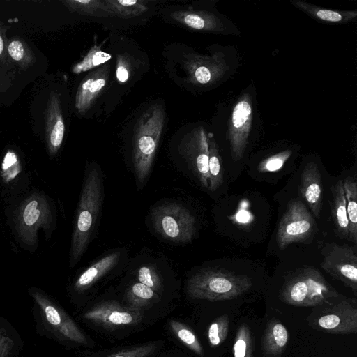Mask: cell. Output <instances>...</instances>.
Segmentation results:
<instances>
[{"mask_svg":"<svg viewBox=\"0 0 357 357\" xmlns=\"http://www.w3.org/2000/svg\"><path fill=\"white\" fill-rule=\"evenodd\" d=\"M110 59L109 54L102 51L99 47L94 46L80 62L73 67L72 71L75 74H79L103 64Z\"/></svg>","mask_w":357,"mask_h":357,"instance_id":"obj_31","label":"cell"},{"mask_svg":"<svg viewBox=\"0 0 357 357\" xmlns=\"http://www.w3.org/2000/svg\"><path fill=\"white\" fill-rule=\"evenodd\" d=\"M314 230L315 222L303 202L291 201L288 204L278 228V245L282 250L291 243L305 241L314 234Z\"/></svg>","mask_w":357,"mask_h":357,"instance_id":"obj_11","label":"cell"},{"mask_svg":"<svg viewBox=\"0 0 357 357\" xmlns=\"http://www.w3.org/2000/svg\"><path fill=\"white\" fill-rule=\"evenodd\" d=\"M117 79L120 82H126L128 79V70L126 66L119 60L118 61V66L116 72Z\"/></svg>","mask_w":357,"mask_h":357,"instance_id":"obj_39","label":"cell"},{"mask_svg":"<svg viewBox=\"0 0 357 357\" xmlns=\"http://www.w3.org/2000/svg\"><path fill=\"white\" fill-rule=\"evenodd\" d=\"M108 66H101L89 74L78 86L75 106L79 114L85 113L105 86L109 78Z\"/></svg>","mask_w":357,"mask_h":357,"instance_id":"obj_17","label":"cell"},{"mask_svg":"<svg viewBox=\"0 0 357 357\" xmlns=\"http://www.w3.org/2000/svg\"><path fill=\"white\" fill-rule=\"evenodd\" d=\"M229 326V319L227 315L217 317L208 329V340L211 347L222 344L226 340Z\"/></svg>","mask_w":357,"mask_h":357,"instance_id":"obj_32","label":"cell"},{"mask_svg":"<svg viewBox=\"0 0 357 357\" xmlns=\"http://www.w3.org/2000/svg\"><path fill=\"white\" fill-rule=\"evenodd\" d=\"M218 123L216 131L222 136L232 160L240 161L263 130L253 83L220 106Z\"/></svg>","mask_w":357,"mask_h":357,"instance_id":"obj_1","label":"cell"},{"mask_svg":"<svg viewBox=\"0 0 357 357\" xmlns=\"http://www.w3.org/2000/svg\"><path fill=\"white\" fill-rule=\"evenodd\" d=\"M333 195L332 217L337 234L349 240V222L346 210L343 181L339 180L331 188Z\"/></svg>","mask_w":357,"mask_h":357,"instance_id":"obj_22","label":"cell"},{"mask_svg":"<svg viewBox=\"0 0 357 357\" xmlns=\"http://www.w3.org/2000/svg\"><path fill=\"white\" fill-rule=\"evenodd\" d=\"M292 150L290 149L278 151L264 158L259 164L258 169L261 172H275L281 169L284 163L292 155Z\"/></svg>","mask_w":357,"mask_h":357,"instance_id":"obj_34","label":"cell"},{"mask_svg":"<svg viewBox=\"0 0 357 357\" xmlns=\"http://www.w3.org/2000/svg\"><path fill=\"white\" fill-rule=\"evenodd\" d=\"M102 178L98 167L86 171L79 197L70 250V265L74 267L86 251L102 206Z\"/></svg>","mask_w":357,"mask_h":357,"instance_id":"obj_2","label":"cell"},{"mask_svg":"<svg viewBox=\"0 0 357 357\" xmlns=\"http://www.w3.org/2000/svg\"><path fill=\"white\" fill-rule=\"evenodd\" d=\"M155 230L164 238L188 243L195 232V218L183 206L177 203L160 205L151 211Z\"/></svg>","mask_w":357,"mask_h":357,"instance_id":"obj_10","label":"cell"},{"mask_svg":"<svg viewBox=\"0 0 357 357\" xmlns=\"http://www.w3.org/2000/svg\"><path fill=\"white\" fill-rule=\"evenodd\" d=\"M346 210L349 222V241L357 243V183L351 176L343 181Z\"/></svg>","mask_w":357,"mask_h":357,"instance_id":"obj_23","label":"cell"},{"mask_svg":"<svg viewBox=\"0 0 357 357\" xmlns=\"http://www.w3.org/2000/svg\"><path fill=\"white\" fill-rule=\"evenodd\" d=\"M169 326L174 334L187 347L201 356L204 355V349L199 339L190 328L176 320H171Z\"/></svg>","mask_w":357,"mask_h":357,"instance_id":"obj_30","label":"cell"},{"mask_svg":"<svg viewBox=\"0 0 357 357\" xmlns=\"http://www.w3.org/2000/svg\"><path fill=\"white\" fill-rule=\"evenodd\" d=\"M321 267L333 278L357 293V253L348 245L332 244L327 248Z\"/></svg>","mask_w":357,"mask_h":357,"instance_id":"obj_12","label":"cell"},{"mask_svg":"<svg viewBox=\"0 0 357 357\" xmlns=\"http://www.w3.org/2000/svg\"><path fill=\"white\" fill-rule=\"evenodd\" d=\"M239 66L240 56L234 47L217 45L209 55L194 56L188 70L194 83L217 86L231 78Z\"/></svg>","mask_w":357,"mask_h":357,"instance_id":"obj_7","label":"cell"},{"mask_svg":"<svg viewBox=\"0 0 357 357\" xmlns=\"http://www.w3.org/2000/svg\"><path fill=\"white\" fill-rule=\"evenodd\" d=\"M11 61L7 53L4 38L0 32V90H6L12 82L14 73Z\"/></svg>","mask_w":357,"mask_h":357,"instance_id":"obj_33","label":"cell"},{"mask_svg":"<svg viewBox=\"0 0 357 357\" xmlns=\"http://www.w3.org/2000/svg\"><path fill=\"white\" fill-rule=\"evenodd\" d=\"M252 285V280L247 275L206 268L188 280L186 292L194 299L220 301L236 298L248 291Z\"/></svg>","mask_w":357,"mask_h":357,"instance_id":"obj_5","label":"cell"},{"mask_svg":"<svg viewBox=\"0 0 357 357\" xmlns=\"http://www.w3.org/2000/svg\"><path fill=\"white\" fill-rule=\"evenodd\" d=\"M70 12L94 17L113 16L105 0H66L62 1Z\"/></svg>","mask_w":357,"mask_h":357,"instance_id":"obj_25","label":"cell"},{"mask_svg":"<svg viewBox=\"0 0 357 357\" xmlns=\"http://www.w3.org/2000/svg\"><path fill=\"white\" fill-rule=\"evenodd\" d=\"M119 252L108 254L94 262L82 272L74 283V290L82 292L110 271L119 260Z\"/></svg>","mask_w":357,"mask_h":357,"instance_id":"obj_21","label":"cell"},{"mask_svg":"<svg viewBox=\"0 0 357 357\" xmlns=\"http://www.w3.org/2000/svg\"><path fill=\"white\" fill-rule=\"evenodd\" d=\"M211 130L200 127L185 143L183 156L201 185L208 188V139Z\"/></svg>","mask_w":357,"mask_h":357,"instance_id":"obj_15","label":"cell"},{"mask_svg":"<svg viewBox=\"0 0 357 357\" xmlns=\"http://www.w3.org/2000/svg\"><path fill=\"white\" fill-rule=\"evenodd\" d=\"M22 347L20 338L0 332V357H18Z\"/></svg>","mask_w":357,"mask_h":357,"instance_id":"obj_36","label":"cell"},{"mask_svg":"<svg viewBox=\"0 0 357 357\" xmlns=\"http://www.w3.org/2000/svg\"><path fill=\"white\" fill-rule=\"evenodd\" d=\"M172 17L177 22L195 30L222 35H239L237 26L227 16L217 10H187L174 13Z\"/></svg>","mask_w":357,"mask_h":357,"instance_id":"obj_14","label":"cell"},{"mask_svg":"<svg viewBox=\"0 0 357 357\" xmlns=\"http://www.w3.org/2000/svg\"><path fill=\"white\" fill-rule=\"evenodd\" d=\"M0 332L17 338H20L17 331L5 318L0 317Z\"/></svg>","mask_w":357,"mask_h":357,"instance_id":"obj_38","label":"cell"},{"mask_svg":"<svg viewBox=\"0 0 357 357\" xmlns=\"http://www.w3.org/2000/svg\"><path fill=\"white\" fill-rule=\"evenodd\" d=\"M163 107L154 104L139 119L134 132L132 161L136 181L143 185L149 176L164 126Z\"/></svg>","mask_w":357,"mask_h":357,"instance_id":"obj_4","label":"cell"},{"mask_svg":"<svg viewBox=\"0 0 357 357\" xmlns=\"http://www.w3.org/2000/svg\"><path fill=\"white\" fill-rule=\"evenodd\" d=\"M222 159L211 131L208 139V189L215 191L223 181Z\"/></svg>","mask_w":357,"mask_h":357,"instance_id":"obj_24","label":"cell"},{"mask_svg":"<svg viewBox=\"0 0 357 357\" xmlns=\"http://www.w3.org/2000/svg\"><path fill=\"white\" fill-rule=\"evenodd\" d=\"M337 291L316 268L297 271L284 283L280 298L296 307H317L340 297Z\"/></svg>","mask_w":357,"mask_h":357,"instance_id":"obj_6","label":"cell"},{"mask_svg":"<svg viewBox=\"0 0 357 357\" xmlns=\"http://www.w3.org/2000/svg\"><path fill=\"white\" fill-rule=\"evenodd\" d=\"M290 3L314 20L327 24H346L357 17L356 10H336L321 8L304 1L292 0Z\"/></svg>","mask_w":357,"mask_h":357,"instance_id":"obj_19","label":"cell"},{"mask_svg":"<svg viewBox=\"0 0 357 357\" xmlns=\"http://www.w3.org/2000/svg\"><path fill=\"white\" fill-rule=\"evenodd\" d=\"M45 130L47 148L50 156L59 151L63 139L65 124L59 95L52 91L45 112Z\"/></svg>","mask_w":357,"mask_h":357,"instance_id":"obj_16","label":"cell"},{"mask_svg":"<svg viewBox=\"0 0 357 357\" xmlns=\"http://www.w3.org/2000/svg\"><path fill=\"white\" fill-rule=\"evenodd\" d=\"M156 349L155 343H146L121 350L107 357H149L155 352Z\"/></svg>","mask_w":357,"mask_h":357,"instance_id":"obj_37","label":"cell"},{"mask_svg":"<svg viewBox=\"0 0 357 357\" xmlns=\"http://www.w3.org/2000/svg\"><path fill=\"white\" fill-rule=\"evenodd\" d=\"M142 310L123 306L115 301L100 303L86 312L84 319L105 328L133 326L142 318Z\"/></svg>","mask_w":357,"mask_h":357,"instance_id":"obj_13","label":"cell"},{"mask_svg":"<svg viewBox=\"0 0 357 357\" xmlns=\"http://www.w3.org/2000/svg\"><path fill=\"white\" fill-rule=\"evenodd\" d=\"M138 281L152 289L155 292H160L162 284L160 275L153 265L142 266L137 272Z\"/></svg>","mask_w":357,"mask_h":357,"instance_id":"obj_35","label":"cell"},{"mask_svg":"<svg viewBox=\"0 0 357 357\" xmlns=\"http://www.w3.org/2000/svg\"><path fill=\"white\" fill-rule=\"evenodd\" d=\"M112 15L121 18H130L140 15L148 7L146 1L142 0H105Z\"/></svg>","mask_w":357,"mask_h":357,"instance_id":"obj_28","label":"cell"},{"mask_svg":"<svg viewBox=\"0 0 357 357\" xmlns=\"http://www.w3.org/2000/svg\"><path fill=\"white\" fill-rule=\"evenodd\" d=\"M7 53L22 70H26L36 62V56L29 46L22 39L14 38L6 44Z\"/></svg>","mask_w":357,"mask_h":357,"instance_id":"obj_27","label":"cell"},{"mask_svg":"<svg viewBox=\"0 0 357 357\" xmlns=\"http://www.w3.org/2000/svg\"><path fill=\"white\" fill-rule=\"evenodd\" d=\"M299 189L314 215L319 218L322 206V183L317 163L309 162L305 165Z\"/></svg>","mask_w":357,"mask_h":357,"instance_id":"obj_18","label":"cell"},{"mask_svg":"<svg viewBox=\"0 0 357 357\" xmlns=\"http://www.w3.org/2000/svg\"><path fill=\"white\" fill-rule=\"evenodd\" d=\"M289 341L287 328L278 319L270 320L261 339V351L264 357H278L285 350Z\"/></svg>","mask_w":357,"mask_h":357,"instance_id":"obj_20","label":"cell"},{"mask_svg":"<svg viewBox=\"0 0 357 357\" xmlns=\"http://www.w3.org/2000/svg\"><path fill=\"white\" fill-rule=\"evenodd\" d=\"M52 222V210L43 194H31L18 207L16 231L20 240L28 246L33 247L37 244L40 229L46 234L50 233Z\"/></svg>","mask_w":357,"mask_h":357,"instance_id":"obj_9","label":"cell"},{"mask_svg":"<svg viewBox=\"0 0 357 357\" xmlns=\"http://www.w3.org/2000/svg\"><path fill=\"white\" fill-rule=\"evenodd\" d=\"M253 336L245 324L238 326L233 346L234 357H254Z\"/></svg>","mask_w":357,"mask_h":357,"instance_id":"obj_29","label":"cell"},{"mask_svg":"<svg viewBox=\"0 0 357 357\" xmlns=\"http://www.w3.org/2000/svg\"><path fill=\"white\" fill-rule=\"evenodd\" d=\"M29 293L33 303L36 331L40 335L62 344H88L84 333L57 302L34 287Z\"/></svg>","mask_w":357,"mask_h":357,"instance_id":"obj_3","label":"cell"},{"mask_svg":"<svg viewBox=\"0 0 357 357\" xmlns=\"http://www.w3.org/2000/svg\"><path fill=\"white\" fill-rule=\"evenodd\" d=\"M340 297L314 307L306 318L307 324L315 330L331 334H356L357 301Z\"/></svg>","mask_w":357,"mask_h":357,"instance_id":"obj_8","label":"cell"},{"mask_svg":"<svg viewBox=\"0 0 357 357\" xmlns=\"http://www.w3.org/2000/svg\"><path fill=\"white\" fill-rule=\"evenodd\" d=\"M129 306L142 310L159 301L160 297L152 289L137 282L129 287L126 293Z\"/></svg>","mask_w":357,"mask_h":357,"instance_id":"obj_26","label":"cell"}]
</instances>
